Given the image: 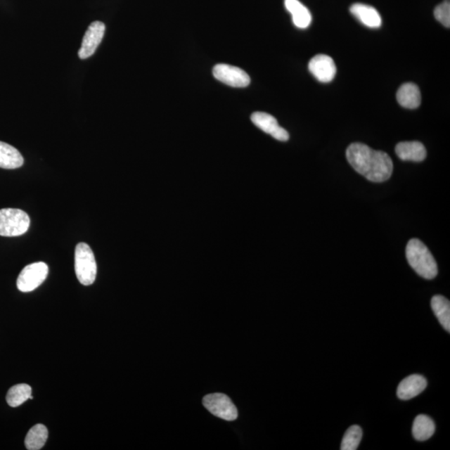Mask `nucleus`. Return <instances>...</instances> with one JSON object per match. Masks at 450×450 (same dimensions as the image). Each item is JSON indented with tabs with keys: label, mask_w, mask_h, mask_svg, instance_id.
Wrapping results in <instances>:
<instances>
[{
	"label": "nucleus",
	"mask_w": 450,
	"mask_h": 450,
	"mask_svg": "<svg viewBox=\"0 0 450 450\" xmlns=\"http://www.w3.org/2000/svg\"><path fill=\"white\" fill-rule=\"evenodd\" d=\"M346 157L359 174L372 182H385L392 175L393 162L385 152L373 150L361 143H354L346 150Z\"/></svg>",
	"instance_id": "nucleus-1"
},
{
	"label": "nucleus",
	"mask_w": 450,
	"mask_h": 450,
	"mask_svg": "<svg viewBox=\"0 0 450 450\" xmlns=\"http://www.w3.org/2000/svg\"><path fill=\"white\" fill-rule=\"evenodd\" d=\"M406 258L409 265L421 277L426 280H433L438 274L437 263L426 245L418 240L412 238L406 247Z\"/></svg>",
	"instance_id": "nucleus-2"
},
{
	"label": "nucleus",
	"mask_w": 450,
	"mask_h": 450,
	"mask_svg": "<svg viewBox=\"0 0 450 450\" xmlns=\"http://www.w3.org/2000/svg\"><path fill=\"white\" fill-rule=\"evenodd\" d=\"M75 262L79 281L83 285H91L97 276V264L91 248L84 243H79L75 248Z\"/></svg>",
	"instance_id": "nucleus-3"
},
{
	"label": "nucleus",
	"mask_w": 450,
	"mask_h": 450,
	"mask_svg": "<svg viewBox=\"0 0 450 450\" xmlns=\"http://www.w3.org/2000/svg\"><path fill=\"white\" fill-rule=\"evenodd\" d=\"M30 219L19 209L0 210V236L16 237L24 235L30 228Z\"/></svg>",
	"instance_id": "nucleus-4"
},
{
	"label": "nucleus",
	"mask_w": 450,
	"mask_h": 450,
	"mask_svg": "<svg viewBox=\"0 0 450 450\" xmlns=\"http://www.w3.org/2000/svg\"><path fill=\"white\" fill-rule=\"evenodd\" d=\"M49 274L48 265L44 262L34 263L22 270L17 280L20 291L27 292L37 289L46 280Z\"/></svg>",
	"instance_id": "nucleus-5"
},
{
	"label": "nucleus",
	"mask_w": 450,
	"mask_h": 450,
	"mask_svg": "<svg viewBox=\"0 0 450 450\" xmlns=\"http://www.w3.org/2000/svg\"><path fill=\"white\" fill-rule=\"evenodd\" d=\"M205 407L214 416L224 420H236L238 411L231 399L224 394H211L206 395L202 400Z\"/></svg>",
	"instance_id": "nucleus-6"
},
{
	"label": "nucleus",
	"mask_w": 450,
	"mask_h": 450,
	"mask_svg": "<svg viewBox=\"0 0 450 450\" xmlns=\"http://www.w3.org/2000/svg\"><path fill=\"white\" fill-rule=\"evenodd\" d=\"M213 75L216 79L231 87L245 88L250 84L249 75L235 66L219 64L214 67Z\"/></svg>",
	"instance_id": "nucleus-7"
},
{
	"label": "nucleus",
	"mask_w": 450,
	"mask_h": 450,
	"mask_svg": "<svg viewBox=\"0 0 450 450\" xmlns=\"http://www.w3.org/2000/svg\"><path fill=\"white\" fill-rule=\"evenodd\" d=\"M105 33V25L101 21H94L90 24L85 33L82 44L79 51V57L85 60L91 57L97 51Z\"/></svg>",
	"instance_id": "nucleus-8"
},
{
	"label": "nucleus",
	"mask_w": 450,
	"mask_h": 450,
	"mask_svg": "<svg viewBox=\"0 0 450 450\" xmlns=\"http://www.w3.org/2000/svg\"><path fill=\"white\" fill-rule=\"evenodd\" d=\"M251 120L259 129L271 135L277 141L283 142L289 141V133L278 125L277 120L274 116L267 112H255L251 115Z\"/></svg>",
	"instance_id": "nucleus-9"
},
{
	"label": "nucleus",
	"mask_w": 450,
	"mask_h": 450,
	"mask_svg": "<svg viewBox=\"0 0 450 450\" xmlns=\"http://www.w3.org/2000/svg\"><path fill=\"white\" fill-rule=\"evenodd\" d=\"M309 70L319 82L330 83L336 74L335 61L330 56L318 55L309 61Z\"/></svg>",
	"instance_id": "nucleus-10"
},
{
	"label": "nucleus",
	"mask_w": 450,
	"mask_h": 450,
	"mask_svg": "<svg viewBox=\"0 0 450 450\" xmlns=\"http://www.w3.org/2000/svg\"><path fill=\"white\" fill-rule=\"evenodd\" d=\"M427 380L424 376L412 375L405 378L398 386L397 396L402 400H409L416 397L426 389Z\"/></svg>",
	"instance_id": "nucleus-11"
},
{
	"label": "nucleus",
	"mask_w": 450,
	"mask_h": 450,
	"mask_svg": "<svg viewBox=\"0 0 450 450\" xmlns=\"http://www.w3.org/2000/svg\"><path fill=\"white\" fill-rule=\"evenodd\" d=\"M350 12L359 22L368 28L378 29L382 25L380 13L373 7L363 4H354L350 7Z\"/></svg>",
	"instance_id": "nucleus-12"
},
{
	"label": "nucleus",
	"mask_w": 450,
	"mask_h": 450,
	"mask_svg": "<svg viewBox=\"0 0 450 450\" xmlns=\"http://www.w3.org/2000/svg\"><path fill=\"white\" fill-rule=\"evenodd\" d=\"M395 153L404 161L421 162L427 155L425 147L418 141L399 143L395 147Z\"/></svg>",
	"instance_id": "nucleus-13"
},
{
	"label": "nucleus",
	"mask_w": 450,
	"mask_h": 450,
	"mask_svg": "<svg viewBox=\"0 0 450 450\" xmlns=\"http://www.w3.org/2000/svg\"><path fill=\"white\" fill-rule=\"evenodd\" d=\"M397 101L405 109H417L421 103L420 90L415 84H404L398 90Z\"/></svg>",
	"instance_id": "nucleus-14"
},
{
	"label": "nucleus",
	"mask_w": 450,
	"mask_h": 450,
	"mask_svg": "<svg viewBox=\"0 0 450 450\" xmlns=\"http://www.w3.org/2000/svg\"><path fill=\"white\" fill-rule=\"evenodd\" d=\"M287 11L291 13L292 22L300 29H306L311 24L312 16L307 8L299 0H285Z\"/></svg>",
	"instance_id": "nucleus-15"
},
{
	"label": "nucleus",
	"mask_w": 450,
	"mask_h": 450,
	"mask_svg": "<svg viewBox=\"0 0 450 450\" xmlns=\"http://www.w3.org/2000/svg\"><path fill=\"white\" fill-rule=\"evenodd\" d=\"M24 158L15 147L0 141V168L15 169L24 165Z\"/></svg>",
	"instance_id": "nucleus-16"
},
{
	"label": "nucleus",
	"mask_w": 450,
	"mask_h": 450,
	"mask_svg": "<svg viewBox=\"0 0 450 450\" xmlns=\"http://www.w3.org/2000/svg\"><path fill=\"white\" fill-rule=\"evenodd\" d=\"M435 425L431 418L425 415H420L413 421L412 433L413 438L418 441L429 439L434 435Z\"/></svg>",
	"instance_id": "nucleus-17"
},
{
	"label": "nucleus",
	"mask_w": 450,
	"mask_h": 450,
	"mask_svg": "<svg viewBox=\"0 0 450 450\" xmlns=\"http://www.w3.org/2000/svg\"><path fill=\"white\" fill-rule=\"evenodd\" d=\"M431 307L445 330L450 332V303L442 295H435L431 300Z\"/></svg>",
	"instance_id": "nucleus-18"
},
{
	"label": "nucleus",
	"mask_w": 450,
	"mask_h": 450,
	"mask_svg": "<svg viewBox=\"0 0 450 450\" xmlns=\"http://www.w3.org/2000/svg\"><path fill=\"white\" fill-rule=\"evenodd\" d=\"M49 432L44 425H36L26 435L25 444L27 449H41L48 439Z\"/></svg>",
	"instance_id": "nucleus-19"
},
{
	"label": "nucleus",
	"mask_w": 450,
	"mask_h": 450,
	"mask_svg": "<svg viewBox=\"0 0 450 450\" xmlns=\"http://www.w3.org/2000/svg\"><path fill=\"white\" fill-rule=\"evenodd\" d=\"M32 389L26 384H20L13 386L8 391L6 400L11 407L15 408L24 404L30 398Z\"/></svg>",
	"instance_id": "nucleus-20"
},
{
	"label": "nucleus",
	"mask_w": 450,
	"mask_h": 450,
	"mask_svg": "<svg viewBox=\"0 0 450 450\" xmlns=\"http://www.w3.org/2000/svg\"><path fill=\"white\" fill-rule=\"evenodd\" d=\"M363 432L359 425H353L345 432L341 443V450L357 449L361 442Z\"/></svg>",
	"instance_id": "nucleus-21"
},
{
	"label": "nucleus",
	"mask_w": 450,
	"mask_h": 450,
	"mask_svg": "<svg viewBox=\"0 0 450 450\" xmlns=\"http://www.w3.org/2000/svg\"><path fill=\"white\" fill-rule=\"evenodd\" d=\"M435 17L440 24H442L446 28L450 27V4L449 0H445L444 2L440 4L435 8Z\"/></svg>",
	"instance_id": "nucleus-22"
}]
</instances>
